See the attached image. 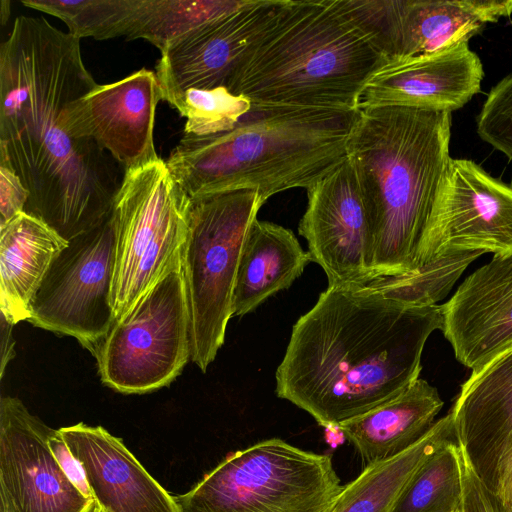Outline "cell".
<instances>
[{
  "instance_id": "52a82bcc",
  "label": "cell",
  "mask_w": 512,
  "mask_h": 512,
  "mask_svg": "<svg viewBox=\"0 0 512 512\" xmlns=\"http://www.w3.org/2000/svg\"><path fill=\"white\" fill-rule=\"evenodd\" d=\"M265 202L255 190L191 198L182 267L190 320V360L202 372L224 343L244 242Z\"/></svg>"
},
{
  "instance_id": "cb8c5ba5",
  "label": "cell",
  "mask_w": 512,
  "mask_h": 512,
  "mask_svg": "<svg viewBox=\"0 0 512 512\" xmlns=\"http://www.w3.org/2000/svg\"><path fill=\"white\" fill-rule=\"evenodd\" d=\"M457 442L451 412L400 454L368 465L343 485L330 512H392L404 488L423 462L442 446Z\"/></svg>"
},
{
  "instance_id": "83f0119b",
  "label": "cell",
  "mask_w": 512,
  "mask_h": 512,
  "mask_svg": "<svg viewBox=\"0 0 512 512\" xmlns=\"http://www.w3.org/2000/svg\"><path fill=\"white\" fill-rule=\"evenodd\" d=\"M481 255L480 252L451 254L412 273L377 279L366 286L408 305H438L450 293L466 268Z\"/></svg>"
},
{
  "instance_id": "7a4b0ae2",
  "label": "cell",
  "mask_w": 512,
  "mask_h": 512,
  "mask_svg": "<svg viewBox=\"0 0 512 512\" xmlns=\"http://www.w3.org/2000/svg\"><path fill=\"white\" fill-rule=\"evenodd\" d=\"M442 307L413 306L369 287H327L292 327L276 369V395L337 428L420 378Z\"/></svg>"
},
{
  "instance_id": "6da1fadb",
  "label": "cell",
  "mask_w": 512,
  "mask_h": 512,
  "mask_svg": "<svg viewBox=\"0 0 512 512\" xmlns=\"http://www.w3.org/2000/svg\"><path fill=\"white\" fill-rule=\"evenodd\" d=\"M97 85L79 38L44 17L16 18L0 49V166L29 191L24 212L66 241L111 216L124 177L78 125L77 105Z\"/></svg>"
},
{
  "instance_id": "7402d4cb",
  "label": "cell",
  "mask_w": 512,
  "mask_h": 512,
  "mask_svg": "<svg viewBox=\"0 0 512 512\" xmlns=\"http://www.w3.org/2000/svg\"><path fill=\"white\" fill-rule=\"evenodd\" d=\"M512 14V0H401L394 58L431 54L468 42Z\"/></svg>"
},
{
  "instance_id": "2e32d148",
  "label": "cell",
  "mask_w": 512,
  "mask_h": 512,
  "mask_svg": "<svg viewBox=\"0 0 512 512\" xmlns=\"http://www.w3.org/2000/svg\"><path fill=\"white\" fill-rule=\"evenodd\" d=\"M441 307L444 337L472 372L512 348V253L493 256Z\"/></svg>"
},
{
  "instance_id": "4dcf8cb0",
  "label": "cell",
  "mask_w": 512,
  "mask_h": 512,
  "mask_svg": "<svg viewBox=\"0 0 512 512\" xmlns=\"http://www.w3.org/2000/svg\"><path fill=\"white\" fill-rule=\"evenodd\" d=\"M479 137L512 161V72L492 87L476 118Z\"/></svg>"
},
{
  "instance_id": "5bb4252c",
  "label": "cell",
  "mask_w": 512,
  "mask_h": 512,
  "mask_svg": "<svg viewBox=\"0 0 512 512\" xmlns=\"http://www.w3.org/2000/svg\"><path fill=\"white\" fill-rule=\"evenodd\" d=\"M53 428L12 396L0 400V503L12 512H94L49 446Z\"/></svg>"
},
{
  "instance_id": "ffe728a7",
  "label": "cell",
  "mask_w": 512,
  "mask_h": 512,
  "mask_svg": "<svg viewBox=\"0 0 512 512\" xmlns=\"http://www.w3.org/2000/svg\"><path fill=\"white\" fill-rule=\"evenodd\" d=\"M438 390L418 378L397 397L338 425L364 467L392 458L420 440L443 407Z\"/></svg>"
},
{
  "instance_id": "d590c367",
  "label": "cell",
  "mask_w": 512,
  "mask_h": 512,
  "mask_svg": "<svg viewBox=\"0 0 512 512\" xmlns=\"http://www.w3.org/2000/svg\"><path fill=\"white\" fill-rule=\"evenodd\" d=\"M1 368L0 375L3 377L5 368L9 361L15 356L14 345L15 341L12 336V328L14 324L8 321L1 314Z\"/></svg>"
},
{
  "instance_id": "f1b7e54d",
  "label": "cell",
  "mask_w": 512,
  "mask_h": 512,
  "mask_svg": "<svg viewBox=\"0 0 512 512\" xmlns=\"http://www.w3.org/2000/svg\"><path fill=\"white\" fill-rule=\"evenodd\" d=\"M251 104L250 100L220 86L207 90H187L171 106L187 118L185 135L205 136L233 128Z\"/></svg>"
},
{
  "instance_id": "e0dca14e",
  "label": "cell",
  "mask_w": 512,
  "mask_h": 512,
  "mask_svg": "<svg viewBox=\"0 0 512 512\" xmlns=\"http://www.w3.org/2000/svg\"><path fill=\"white\" fill-rule=\"evenodd\" d=\"M450 412L459 448L494 493L498 472L512 454V348L471 372Z\"/></svg>"
},
{
  "instance_id": "7c38bea8",
  "label": "cell",
  "mask_w": 512,
  "mask_h": 512,
  "mask_svg": "<svg viewBox=\"0 0 512 512\" xmlns=\"http://www.w3.org/2000/svg\"><path fill=\"white\" fill-rule=\"evenodd\" d=\"M285 0H248L238 10L171 41L156 65L162 99L172 105L185 91L225 86L275 22Z\"/></svg>"
},
{
  "instance_id": "8fae6325",
  "label": "cell",
  "mask_w": 512,
  "mask_h": 512,
  "mask_svg": "<svg viewBox=\"0 0 512 512\" xmlns=\"http://www.w3.org/2000/svg\"><path fill=\"white\" fill-rule=\"evenodd\" d=\"M467 252L512 253V186L472 160L451 158L412 272L445 256Z\"/></svg>"
},
{
  "instance_id": "d6986e66",
  "label": "cell",
  "mask_w": 512,
  "mask_h": 512,
  "mask_svg": "<svg viewBox=\"0 0 512 512\" xmlns=\"http://www.w3.org/2000/svg\"><path fill=\"white\" fill-rule=\"evenodd\" d=\"M82 464L102 512H179L174 497L142 466L122 439L83 422L59 429Z\"/></svg>"
},
{
  "instance_id": "836d02e7",
  "label": "cell",
  "mask_w": 512,
  "mask_h": 512,
  "mask_svg": "<svg viewBox=\"0 0 512 512\" xmlns=\"http://www.w3.org/2000/svg\"><path fill=\"white\" fill-rule=\"evenodd\" d=\"M48 446L59 466L75 487L86 498L94 499L84 468L80 461L71 452L59 429H52L48 438Z\"/></svg>"
},
{
  "instance_id": "3957f363",
  "label": "cell",
  "mask_w": 512,
  "mask_h": 512,
  "mask_svg": "<svg viewBox=\"0 0 512 512\" xmlns=\"http://www.w3.org/2000/svg\"><path fill=\"white\" fill-rule=\"evenodd\" d=\"M228 131L185 135L166 163L190 198L307 189L347 158L360 110L251 102Z\"/></svg>"
},
{
  "instance_id": "9a60e30c",
  "label": "cell",
  "mask_w": 512,
  "mask_h": 512,
  "mask_svg": "<svg viewBox=\"0 0 512 512\" xmlns=\"http://www.w3.org/2000/svg\"><path fill=\"white\" fill-rule=\"evenodd\" d=\"M483 77L481 59L468 42L390 59L368 81L359 109L406 107L452 113L480 92Z\"/></svg>"
},
{
  "instance_id": "ac0fdd59",
  "label": "cell",
  "mask_w": 512,
  "mask_h": 512,
  "mask_svg": "<svg viewBox=\"0 0 512 512\" xmlns=\"http://www.w3.org/2000/svg\"><path fill=\"white\" fill-rule=\"evenodd\" d=\"M161 99L156 73L142 68L117 82L98 84L79 101L78 122L125 172L160 158L153 130Z\"/></svg>"
},
{
  "instance_id": "277c9868",
  "label": "cell",
  "mask_w": 512,
  "mask_h": 512,
  "mask_svg": "<svg viewBox=\"0 0 512 512\" xmlns=\"http://www.w3.org/2000/svg\"><path fill=\"white\" fill-rule=\"evenodd\" d=\"M451 120L450 112L406 107L360 110L347 158L369 220L368 268L374 280L414 269L421 235L451 159Z\"/></svg>"
},
{
  "instance_id": "44dd1931",
  "label": "cell",
  "mask_w": 512,
  "mask_h": 512,
  "mask_svg": "<svg viewBox=\"0 0 512 512\" xmlns=\"http://www.w3.org/2000/svg\"><path fill=\"white\" fill-rule=\"evenodd\" d=\"M68 241L21 212L0 227V311L12 324L28 320L37 291Z\"/></svg>"
},
{
  "instance_id": "ba28073f",
  "label": "cell",
  "mask_w": 512,
  "mask_h": 512,
  "mask_svg": "<svg viewBox=\"0 0 512 512\" xmlns=\"http://www.w3.org/2000/svg\"><path fill=\"white\" fill-rule=\"evenodd\" d=\"M182 249L162 275L115 320L93 355L102 382L143 394L169 385L190 360Z\"/></svg>"
},
{
  "instance_id": "74e56055",
  "label": "cell",
  "mask_w": 512,
  "mask_h": 512,
  "mask_svg": "<svg viewBox=\"0 0 512 512\" xmlns=\"http://www.w3.org/2000/svg\"><path fill=\"white\" fill-rule=\"evenodd\" d=\"M96 512H102L98 505H97Z\"/></svg>"
},
{
  "instance_id": "8992f818",
  "label": "cell",
  "mask_w": 512,
  "mask_h": 512,
  "mask_svg": "<svg viewBox=\"0 0 512 512\" xmlns=\"http://www.w3.org/2000/svg\"><path fill=\"white\" fill-rule=\"evenodd\" d=\"M342 488L331 455L270 438L228 454L173 497L179 512H330Z\"/></svg>"
},
{
  "instance_id": "d6a6232c",
  "label": "cell",
  "mask_w": 512,
  "mask_h": 512,
  "mask_svg": "<svg viewBox=\"0 0 512 512\" xmlns=\"http://www.w3.org/2000/svg\"><path fill=\"white\" fill-rule=\"evenodd\" d=\"M29 191L9 168L0 166V227L25 211Z\"/></svg>"
},
{
  "instance_id": "f35d334b",
  "label": "cell",
  "mask_w": 512,
  "mask_h": 512,
  "mask_svg": "<svg viewBox=\"0 0 512 512\" xmlns=\"http://www.w3.org/2000/svg\"><path fill=\"white\" fill-rule=\"evenodd\" d=\"M96 509H97V507H96ZM96 509H95V511H94V512H96Z\"/></svg>"
},
{
  "instance_id": "8d00e7d4",
  "label": "cell",
  "mask_w": 512,
  "mask_h": 512,
  "mask_svg": "<svg viewBox=\"0 0 512 512\" xmlns=\"http://www.w3.org/2000/svg\"><path fill=\"white\" fill-rule=\"evenodd\" d=\"M10 15V2L1 1V22L4 25Z\"/></svg>"
},
{
  "instance_id": "30bf717a",
  "label": "cell",
  "mask_w": 512,
  "mask_h": 512,
  "mask_svg": "<svg viewBox=\"0 0 512 512\" xmlns=\"http://www.w3.org/2000/svg\"><path fill=\"white\" fill-rule=\"evenodd\" d=\"M115 250L113 214L100 226L68 241L37 291L27 321L72 336L93 354L114 322Z\"/></svg>"
},
{
  "instance_id": "4316f807",
  "label": "cell",
  "mask_w": 512,
  "mask_h": 512,
  "mask_svg": "<svg viewBox=\"0 0 512 512\" xmlns=\"http://www.w3.org/2000/svg\"><path fill=\"white\" fill-rule=\"evenodd\" d=\"M21 3L61 19L81 39L127 36L136 0H23Z\"/></svg>"
},
{
  "instance_id": "e575fe53",
  "label": "cell",
  "mask_w": 512,
  "mask_h": 512,
  "mask_svg": "<svg viewBox=\"0 0 512 512\" xmlns=\"http://www.w3.org/2000/svg\"><path fill=\"white\" fill-rule=\"evenodd\" d=\"M494 494L507 512H512V454L498 472Z\"/></svg>"
},
{
  "instance_id": "9c48e42d",
  "label": "cell",
  "mask_w": 512,
  "mask_h": 512,
  "mask_svg": "<svg viewBox=\"0 0 512 512\" xmlns=\"http://www.w3.org/2000/svg\"><path fill=\"white\" fill-rule=\"evenodd\" d=\"M190 208L191 198L161 158L124 172L112 210L116 226L114 321L181 251Z\"/></svg>"
},
{
  "instance_id": "1f68e13d",
  "label": "cell",
  "mask_w": 512,
  "mask_h": 512,
  "mask_svg": "<svg viewBox=\"0 0 512 512\" xmlns=\"http://www.w3.org/2000/svg\"><path fill=\"white\" fill-rule=\"evenodd\" d=\"M463 497L459 512H507L497 496L474 473L461 449Z\"/></svg>"
},
{
  "instance_id": "4fadbf2b",
  "label": "cell",
  "mask_w": 512,
  "mask_h": 512,
  "mask_svg": "<svg viewBox=\"0 0 512 512\" xmlns=\"http://www.w3.org/2000/svg\"><path fill=\"white\" fill-rule=\"evenodd\" d=\"M298 231L311 261L329 287L362 288L374 279L368 268L370 226L359 183L346 158L307 189Z\"/></svg>"
},
{
  "instance_id": "f546056e",
  "label": "cell",
  "mask_w": 512,
  "mask_h": 512,
  "mask_svg": "<svg viewBox=\"0 0 512 512\" xmlns=\"http://www.w3.org/2000/svg\"><path fill=\"white\" fill-rule=\"evenodd\" d=\"M331 1L387 60L394 57L401 0Z\"/></svg>"
},
{
  "instance_id": "d4e9b609",
  "label": "cell",
  "mask_w": 512,
  "mask_h": 512,
  "mask_svg": "<svg viewBox=\"0 0 512 512\" xmlns=\"http://www.w3.org/2000/svg\"><path fill=\"white\" fill-rule=\"evenodd\" d=\"M248 0H136L126 38L144 39L160 51L206 22L234 12Z\"/></svg>"
},
{
  "instance_id": "484cf974",
  "label": "cell",
  "mask_w": 512,
  "mask_h": 512,
  "mask_svg": "<svg viewBox=\"0 0 512 512\" xmlns=\"http://www.w3.org/2000/svg\"><path fill=\"white\" fill-rule=\"evenodd\" d=\"M463 497L457 442L431 454L412 476L392 512H459Z\"/></svg>"
},
{
  "instance_id": "5b68a950",
  "label": "cell",
  "mask_w": 512,
  "mask_h": 512,
  "mask_svg": "<svg viewBox=\"0 0 512 512\" xmlns=\"http://www.w3.org/2000/svg\"><path fill=\"white\" fill-rule=\"evenodd\" d=\"M387 61L331 0H285L225 87L256 103L360 110Z\"/></svg>"
},
{
  "instance_id": "603a6c76",
  "label": "cell",
  "mask_w": 512,
  "mask_h": 512,
  "mask_svg": "<svg viewBox=\"0 0 512 512\" xmlns=\"http://www.w3.org/2000/svg\"><path fill=\"white\" fill-rule=\"evenodd\" d=\"M310 262L309 253L291 230L255 219L239 260L232 317L254 311L270 296L289 288Z\"/></svg>"
}]
</instances>
